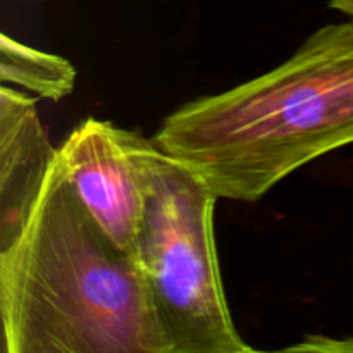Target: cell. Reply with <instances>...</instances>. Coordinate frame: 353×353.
I'll list each match as a JSON object with an SVG mask.
<instances>
[{
  "label": "cell",
  "mask_w": 353,
  "mask_h": 353,
  "mask_svg": "<svg viewBox=\"0 0 353 353\" xmlns=\"http://www.w3.org/2000/svg\"><path fill=\"white\" fill-rule=\"evenodd\" d=\"M0 316L6 353H172L137 257L92 219L57 159L0 250Z\"/></svg>",
  "instance_id": "cell-1"
},
{
  "label": "cell",
  "mask_w": 353,
  "mask_h": 353,
  "mask_svg": "<svg viewBox=\"0 0 353 353\" xmlns=\"http://www.w3.org/2000/svg\"><path fill=\"white\" fill-rule=\"evenodd\" d=\"M219 199L257 202L302 165L353 143V17L278 68L185 103L154 137Z\"/></svg>",
  "instance_id": "cell-2"
},
{
  "label": "cell",
  "mask_w": 353,
  "mask_h": 353,
  "mask_svg": "<svg viewBox=\"0 0 353 353\" xmlns=\"http://www.w3.org/2000/svg\"><path fill=\"white\" fill-rule=\"evenodd\" d=\"M143 188L137 257L172 353H247L228 307L214 236L219 196L154 141L124 130Z\"/></svg>",
  "instance_id": "cell-3"
},
{
  "label": "cell",
  "mask_w": 353,
  "mask_h": 353,
  "mask_svg": "<svg viewBox=\"0 0 353 353\" xmlns=\"http://www.w3.org/2000/svg\"><path fill=\"white\" fill-rule=\"evenodd\" d=\"M62 172L92 219L119 248L134 255L143 188L124 130L88 117L57 148Z\"/></svg>",
  "instance_id": "cell-4"
},
{
  "label": "cell",
  "mask_w": 353,
  "mask_h": 353,
  "mask_svg": "<svg viewBox=\"0 0 353 353\" xmlns=\"http://www.w3.org/2000/svg\"><path fill=\"white\" fill-rule=\"evenodd\" d=\"M57 159L37 102L7 85L0 88V250L23 233Z\"/></svg>",
  "instance_id": "cell-5"
},
{
  "label": "cell",
  "mask_w": 353,
  "mask_h": 353,
  "mask_svg": "<svg viewBox=\"0 0 353 353\" xmlns=\"http://www.w3.org/2000/svg\"><path fill=\"white\" fill-rule=\"evenodd\" d=\"M0 79L2 85H17L43 99L61 100L71 95L76 69L68 59L38 50L0 34Z\"/></svg>",
  "instance_id": "cell-6"
},
{
  "label": "cell",
  "mask_w": 353,
  "mask_h": 353,
  "mask_svg": "<svg viewBox=\"0 0 353 353\" xmlns=\"http://www.w3.org/2000/svg\"><path fill=\"white\" fill-rule=\"evenodd\" d=\"M292 352H324V353H353V336L334 340V338L309 336L302 343L290 347Z\"/></svg>",
  "instance_id": "cell-7"
},
{
  "label": "cell",
  "mask_w": 353,
  "mask_h": 353,
  "mask_svg": "<svg viewBox=\"0 0 353 353\" xmlns=\"http://www.w3.org/2000/svg\"><path fill=\"white\" fill-rule=\"evenodd\" d=\"M331 7L345 16L353 17V0H331Z\"/></svg>",
  "instance_id": "cell-8"
}]
</instances>
